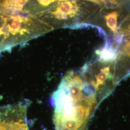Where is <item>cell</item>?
<instances>
[{"label": "cell", "mask_w": 130, "mask_h": 130, "mask_svg": "<svg viewBox=\"0 0 130 130\" xmlns=\"http://www.w3.org/2000/svg\"><path fill=\"white\" fill-rule=\"evenodd\" d=\"M79 12L80 6L77 0H62L56 2L37 16L42 18V20L44 19L43 21L50 26L52 23L53 27H59L76 18Z\"/></svg>", "instance_id": "obj_1"}, {"label": "cell", "mask_w": 130, "mask_h": 130, "mask_svg": "<svg viewBox=\"0 0 130 130\" xmlns=\"http://www.w3.org/2000/svg\"><path fill=\"white\" fill-rule=\"evenodd\" d=\"M59 1L62 0H30L29 3L27 4L28 6L25 7L23 13L36 17Z\"/></svg>", "instance_id": "obj_2"}, {"label": "cell", "mask_w": 130, "mask_h": 130, "mask_svg": "<svg viewBox=\"0 0 130 130\" xmlns=\"http://www.w3.org/2000/svg\"><path fill=\"white\" fill-rule=\"evenodd\" d=\"M118 17V12L113 11L107 14L105 16L106 24L108 28L111 30L114 34L118 33V28L117 27V20Z\"/></svg>", "instance_id": "obj_3"}, {"label": "cell", "mask_w": 130, "mask_h": 130, "mask_svg": "<svg viewBox=\"0 0 130 130\" xmlns=\"http://www.w3.org/2000/svg\"><path fill=\"white\" fill-rule=\"evenodd\" d=\"M98 54L100 56L101 59L104 61L114 60L116 57L115 50L110 47H106L101 51H99Z\"/></svg>", "instance_id": "obj_4"}, {"label": "cell", "mask_w": 130, "mask_h": 130, "mask_svg": "<svg viewBox=\"0 0 130 130\" xmlns=\"http://www.w3.org/2000/svg\"><path fill=\"white\" fill-rule=\"evenodd\" d=\"M107 78V75L104 72H101L98 75L96 78L97 79V86L99 85L103 84V83L106 80Z\"/></svg>", "instance_id": "obj_5"}, {"label": "cell", "mask_w": 130, "mask_h": 130, "mask_svg": "<svg viewBox=\"0 0 130 130\" xmlns=\"http://www.w3.org/2000/svg\"><path fill=\"white\" fill-rule=\"evenodd\" d=\"M87 1L97 4L98 5H102L106 3V0H87Z\"/></svg>", "instance_id": "obj_6"}, {"label": "cell", "mask_w": 130, "mask_h": 130, "mask_svg": "<svg viewBox=\"0 0 130 130\" xmlns=\"http://www.w3.org/2000/svg\"><path fill=\"white\" fill-rule=\"evenodd\" d=\"M125 49L128 55L130 56V42H128L126 43Z\"/></svg>", "instance_id": "obj_7"}, {"label": "cell", "mask_w": 130, "mask_h": 130, "mask_svg": "<svg viewBox=\"0 0 130 130\" xmlns=\"http://www.w3.org/2000/svg\"><path fill=\"white\" fill-rule=\"evenodd\" d=\"M126 29L125 31L126 33V34H127V35L130 37V23L129 24L127 27H126Z\"/></svg>", "instance_id": "obj_8"}, {"label": "cell", "mask_w": 130, "mask_h": 130, "mask_svg": "<svg viewBox=\"0 0 130 130\" xmlns=\"http://www.w3.org/2000/svg\"><path fill=\"white\" fill-rule=\"evenodd\" d=\"M101 71H102V72H104V73H105L106 74H108V73H109V67H108L105 68H104L103 70H101Z\"/></svg>", "instance_id": "obj_9"}, {"label": "cell", "mask_w": 130, "mask_h": 130, "mask_svg": "<svg viewBox=\"0 0 130 130\" xmlns=\"http://www.w3.org/2000/svg\"><path fill=\"white\" fill-rule=\"evenodd\" d=\"M110 3H111L113 4H117L116 0H108Z\"/></svg>", "instance_id": "obj_10"}]
</instances>
